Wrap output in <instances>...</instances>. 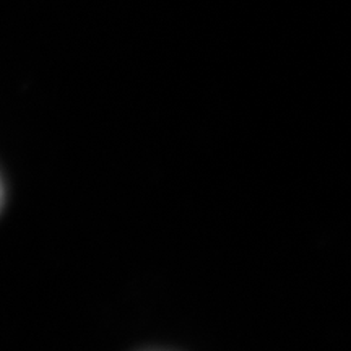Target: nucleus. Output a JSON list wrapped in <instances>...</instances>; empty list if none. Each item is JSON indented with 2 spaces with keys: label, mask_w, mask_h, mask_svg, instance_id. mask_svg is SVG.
Masks as SVG:
<instances>
[{
  "label": "nucleus",
  "mask_w": 351,
  "mask_h": 351,
  "mask_svg": "<svg viewBox=\"0 0 351 351\" xmlns=\"http://www.w3.org/2000/svg\"><path fill=\"white\" fill-rule=\"evenodd\" d=\"M3 205V187H2V181H0V210H2Z\"/></svg>",
  "instance_id": "1"
}]
</instances>
